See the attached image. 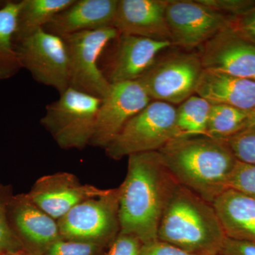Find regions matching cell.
I'll use <instances>...</instances> for the list:
<instances>
[{"label": "cell", "instance_id": "obj_2", "mask_svg": "<svg viewBox=\"0 0 255 255\" xmlns=\"http://www.w3.org/2000/svg\"><path fill=\"white\" fill-rule=\"evenodd\" d=\"M157 152L179 185L211 204L228 189L238 162L224 140L209 136L174 139Z\"/></svg>", "mask_w": 255, "mask_h": 255}, {"label": "cell", "instance_id": "obj_22", "mask_svg": "<svg viewBox=\"0 0 255 255\" xmlns=\"http://www.w3.org/2000/svg\"><path fill=\"white\" fill-rule=\"evenodd\" d=\"M211 107L210 102L198 95H192L180 104L176 109V138L207 136Z\"/></svg>", "mask_w": 255, "mask_h": 255}, {"label": "cell", "instance_id": "obj_5", "mask_svg": "<svg viewBox=\"0 0 255 255\" xmlns=\"http://www.w3.org/2000/svg\"><path fill=\"white\" fill-rule=\"evenodd\" d=\"M177 137L176 109L165 102L154 101L139 112L105 147L110 158L158 151Z\"/></svg>", "mask_w": 255, "mask_h": 255}, {"label": "cell", "instance_id": "obj_3", "mask_svg": "<svg viewBox=\"0 0 255 255\" xmlns=\"http://www.w3.org/2000/svg\"><path fill=\"white\" fill-rule=\"evenodd\" d=\"M226 238L213 204L179 184L164 209L157 240L193 254L216 255Z\"/></svg>", "mask_w": 255, "mask_h": 255}, {"label": "cell", "instance_id": "obj_26", "mask_svg": "<svg viewBox=\"0 0 255 255\" xmlns=\"http://www.w3.org/2000/svg\"><path fill=\"white\" fill-rule=\"evenodd\" d=\"M105 249L91 243L61 239L43 255H105Z\"/></svg>", "mask_w": 255, "mask_h": 255}, {"label": "cell", "instance_id": "obj_10", "mask_svg": "<svg viewBox=\"0 0 255 255\" xmlns=\"http://www.w3.org/2000/svg\"><path fill=\"white\" fill-rule=\"evenodd\" d=\"M172 44L192 49L233 27L232 18L199 1H168L166 9Z\"/></svg>", "mask_w": 255, "mask_h": 255}, {"label": "cell", "instance_id": "obj_19", "mask_svg": "<svg viewBox=\"0 0 255 255\" xmlns=\"http://www.w3.org/2000/svg\"><path fill=\"white\" fill-rule=\"evenodd\" d=\"M212 204L226 238L255 243V198L228 189Z\"/></svg>", "mask_w": 255, "mask_h": 255}, {"label": "cell", "instance_id": "obj_28", "mask_svg": "<svg viewBox=\"0 0 255 255\" xmlns=\"http://www.w3.org/2000/svg\"><path fill=\"white\" fill-rule=\"evenodd\" d=\"M201 4L209 6L223 14L243 15L255 7V1L247 0H198Z\"/></svg>", "mask_w": 255, "mask_h": 255}, {"label": "cell", "instance_id": "obj_25", "mask_svg": "<svg viewBox=\"0 0 255 255\" xmlns=\"http://www.w3.org/2000/svg\"><path fill=\"white\" fill-rule=\"evenodd\" d=\"M228 187L255 198V165L238 161L230 177Z\"/></svg>", "mask_w": 255, "mask_h": 255}, {"label": "cell", "instance_id": "obj_35", "mask_svg": "<svg viewBox=\"0 0 255 255\" xmlns=\"http://www.w3.org/2000/svg\"><path fill=\"white\" fill-rule=\"evenodd\" d=\"M224 255L221 254V253H219V254H217V255Z\"/></svg>", "mask_w": 255, "mask_h": 255}, {"label": "cell", "instance_id": "obj_11", "mask_svg": "<svg viewBox=\"0 0 255 255\" xmlns=\"http://www.w3.org/2000/svg\"><path fill=\"white\" fill-rule=\"evenodd\" d=\"M151 100L137 80L112 84L110 91L101 102L90 145L105 149Z\"/></svg>", "mask_w": 255, "mask_h": 255}, {"label": "cell", "instance_id": "obj_1", "mask_svg": "<svg viewBox=\"0 0 255 255\" xmlns=\"http://www.w3.org/2000/svg\"><path fill=\"white\" fill-rule=\"evenodd\" d=\"M127 168L119 187L120 232L145 244L157 240L164 209L179 184L157 151L128 156Z\"/></svg>", "mask_w": 255, "mask_h": 255}, {"label": "cell", "instance_id": "obj_29", "mask_svg": "<svg viewBox=\"0 0 255 255\" xmlns=\"http://www.w3.org/2000/svg\"><path fill=\"white\" fill-rule=\"evenodd\" d=\"M142 245L136 236L120 232L105 255H140Z\"/></svg>", "mask_w": 255, "mask_h": 255}, {"label": "cell", "instance_id": "obj_20", "mask_svg": "<svg viewBox=\"0 0 255 255\" xmlns=\"http://www.w3.org/2000/svg\"><path fill=\"white\" fill-rule=\"evenodd\" d=\"M21 1H8L0 8V80L12 78L22 68L15 35Z\"/></svg>", "mask_w": 255, "mask_h": 255}, {"label": "cell", "instance_id": "obj_32", "mask_svg": "<svg viewBox=\"0 0 255 255\" xmlns=\"http://www.w3.org/2000/svg\"><path fill=\"white\" fill-rule=\"evenodd\" d=\"M237 30L242 35L255 43V7L243 15Z\"/></svg>", "mask_w": 255, "mask_h": 255}, {"label": "cell", "instance_id": "obj_9", "mask_svg": "<svg viewBox=\"0 0 255 255\" xmlns=\"http://www.w3.org/2000/svg\"><path fill=\"white\" fill-rule=\"evenodd\" d=\"M203 69L197 55H174L156 61L137 81L151 100L179 105L195 93Z\"/></svg>", "mask_w": 255, "mask_h": 255}, {"label": "cell", "instance_id": "obj_17", "mask_svg": "<svg viewBox=\"0 0 255 255\" xmlns=\"http://www.w3.org/2000/svg\"><path fill=\"white\" fill-rule=\"evenodd\" d=\"M118 0H75L43 28L60 37L113 26Z\"/></svg>", "mask_w": 255, "mask_h": 255}, {"label": "cell", "instance_id": "obj_7", "mask_svg": "<svg viewBox=\"0 0 255 255\" xmlns=\"http://www.w3.org/2000/svg\"><path fill=\"white\" fill-rule=\"evenodd\" d=\"M119 34L110 26L61 37L68 50L70 87L101 100L107 95L112 84L99 68L98 60L106 46Z\"/></svg>", "mask_w": 255, "mask_h": 255}, {"label": "cell", "instance_id": "obj_16", "mask_svg": "<svg viewBox=\"0 0 255 255\" xmlns=\"http://www.w3.org/2000/svg\"><path fill=\"white\" fill-rule=\"evenodd\" d=\"M172 44L169 41L119 34L109 82L114 84L136 81L155 64L157 55Z\"/></svg>", "mask_w": 255, "mask_h": 255}, {"label": "cell", "instance_id": "obj_34", "mask_svg": "<svg viewBox=\"0 0 255 255\" xmlns=\"http://www.w3.org/2000/svg\"><path fill=\"white\" fill-rule=\"evenodd\" d=\"M0 255H18L16 253H4V254H1Z\"/></svg>", "mask_w": 255, "mask_h": 255}, {"label": "cell", "instance_id": "obj_18", "mask_svg": "<svg viewBox=\"0 0 255 255\" xmlns=\"http://www.w3.org/2000/svg\"><path fill=\"white\" fill-rule=\"evenodd\" d=\"M196 94L211 105H224L251 112L255 109V81L203 69Z\"/></svg>", "mask_w": 255, "mask_h": 255}, {"label": "cell", "instance_id": "obj_4", "mask_svg": "<svg viewBox=\"0 0 255 255\" xmlns=\"http://www.w3.org/2000/svg\"><path fill=\"white\" fill-rule=\"evenodd\" d=\"M102 100L69 87L46 107L41 124L60 147L82 150L90 145Z\"/></svg>", "mask_w": 255, "mask_h": 255}, {"label": "cell", "instance_id": "obj_23", "mask_svg": "<svg viewBox=\"0 0 255 255\" xmlns=\"http://www.w3.org/2000/svg\"><path fill=\"white\" fill-rule=\"evenodd\" d=\"M250 112L224 105H211L207 136L226 140L246 129Z\"/></svg>", "mask_w": 255, "mask_h": 255}, {"label": "cell", "instance_id": "obj_12", "mask_svg": "<svg viewBox=\"0 0 255 255\" xmlns=\"http://www.w3.org/2000/svg\"><path fill=\"white\" fill-rule=\"evenodd\" d=\"M200 60L204 69L255 81V43L235 26L206 42Z\"/></svg>", "mask_w": 255, "mask_h": 255}, {"label": "cell", "instance_id": "obj_13", "mask_svg": "<svg viewBox=\"0 0 255 255\" xmlns=\"http://www.w3.org/2000/svg\"><path fill=\"white\" fill-rule=\"evenodd\" d=\"M107 191L82 184L73 174L60 172L40 177L27 196L33 204L58 221L82 201L103 195Z\"/></svg>", "mask_w": 255, "mask_h": 255}, {"label": "cell", "instance_id": "obj_27", "mask_svg": "<svg viewBox=\"0 0 255 255\" xmlns=\"http://www.w3.org/2000/svg\"><path fill=\"white\" fill-rule=\"evenodd\" d=\"M7 203L0 197V254L17 253L23 250L22 244L10 226Z\"/></svg>", "mask_w": 255, "mask_h": 255}, {"label": "cell", "instance_id": "obj_24", "mask_svg": "<svg viewBox=\"0 0 255 255\" xmlns=\"http://www.w3.org/2000/svg\"><path fill=\"white\" fill-rule=\"evenodd\" d=\"M224 140L238 162L255 165V129H245Z\"/></svg>", "mask_w": 255, "mask_h": 255}, {"label": "cell", "instance_id": "obj_33", "mask_svg": "<svg viewBox=\"0 0 255 255\" xmlns=\"http://www.w3.org/2000/svg\"><path fill=\"white\" fill-rule=\"evenodd\" d=\"M246 128L255 129V109L249 113Z\"/></svg>", "mask_w": 255, "mask_h": 255}, {"label": "cell", "instance_id": "obj_30", "mask_svg": "<svg viewBox=\"0 0 255 255\" xmlns=\"http://www.w3.org/2000/svg\"><path fill=\"white\" fill-rule=\"evenodd\" d=\"M140 255H198L159 240L142 245Z\"/></svg>", "mask_w": 255, "mask_h": 255}, {"label": "cell", "instance_id": "obj_15", "mask_svg": "<svg viewBox=\"0 0 255 255\" xmlns=\"http://www.w3.org/2000/svg\"><path fill=\"white\" fill-rule=\"evenodd\" d=\"M11 208L15 234L29 255H43L63 239L58 221L33 204L27 195L15 199Z\"/></svg>", "mask_w": 255, "mask_h": 255}, {"label": "cell", "instance_id": "obj_21", "mask_svg": "<svg viewBox=\"0 0 255 255\" xmlns=\"http://www.w3.org/2000/svg\"><path fill=\"white\" fill-rule=\"evenodd\" d=\"M75 0H23L18 16L15 42L43 28Z\"/></svg>", "mask_w": 255, "mask_h": 255}, {"label": "cell", "instance_id": "obj_31", "mask_svg": "<svg viewBox=\"0 0 255 255\" xmlns=\"http://www.w3.org/2000/svg\"><path fill=\"white\" fill-rule=\"evenodd\" d=\"M220 253L224 255H255V243L226 238Z\"/></svg>", "mask_w": 255, "mask_h": 255}, {"label": "cell", "instance_id": "obj_14", "mask_svg": "<svg viewBox=\"0 0 255 255\" xmlns=\"http://www.w3.org/2000/svg\"><path fill=\"white\" fill-rule=\"evenodd\" d=\"M167 4L164 0H119L114 27L119 34L172 43L166 18Z\"/></svg>", "mask_w": 255, "mask_h": 255}, {"label": "cell", "instance_id": "obj_8", "mask_svg": "<svg viewBox=\"0 0 255 255\" xmlns=\"http://www.w3.org/2000/svg\"><path fill=\"white\" fill-rule=\"evenodd\" d=\"M22 68L33 78L63 93L70 87L68 50L63 38L43 28L16 42Z\"/></svg>", "mask_w": 255, "mask_h": 255}, {"label": "cell", "instance_id": "obj_6", "mask_svg": "<svg viewBox=\"0 0 255 255\" xmlns=\"http://www.w3.org/2000/svg\"><path fill=\"white\" fill-rule=\"evenodd\" d=\"M119 187L82 201L58 221L64 240L107 248L120 233Z\"/></svg>", "mask_w": 255, "mask_h": 255}]
</instances>
